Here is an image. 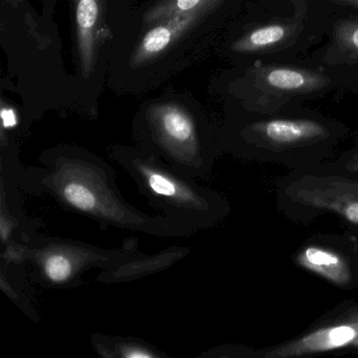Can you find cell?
Listing matches in <instances>:
<instances>
[{"mask_svg":"<svg viewBox=\"0 0 358 358\" xmlns=\"http://www.w3.org/2000/svg\"><path fill=\"white\" fill-rule=\"evenodd\" d=\"M116 171L103 159L79 148L45 150L38 166L20 171V183L32 194L51 196L76 215L101 226L158 238L185 236L164 215H150L123 196Z\"/></svg>","mask_w":358,"mask_h":358,"instance_id":"1","label":"cell"},{"mask_svg":"<svg viewBox=\"0 0 358 358\" xmlns=\"http://www.w3.org/2000/svg\"><path fill=\"white\" fill-rule=\"evenodd\" d=\"M349 131L341 121L303 106L272 114L238 108L221 141L238 158L297 171L328 162Z\"/></svg>","mask_w":358,"mask_h":358,"instance_id":"2","label":"cell"},{"mask_svg":"<svg viewBox=\"0 0 358 358\" xmlns=\"http://www.w3.org/2000/svg\"><path fill=\"white\" fill-rule=\"evenodd\" d=\"M110 157L131 178L140 194L185 234L208 229L230 213L227 199L140 148L116 146Z\"/></svg>","mask_w":358,"mask_h":358,"instance_id":"3","label":"cell"},{"mask_svg":"<svg viewBox=\"0 0 358 358\" xmlns=\"http://www.w3.org/2000/svg\"><path fill=\"white\" fill-rule=\"evenodd\" d=\"M232 92L242 110L272 114L332 94L357 93L358 87L308 54L296 59L238 64Z\"/></svg>","mask_w":358,"mask_h":358,"instance_id":"4","label":"cell"},{"mask_svg":"<svg viewBox=\"0 0 358 358\" xmlns=\"http://www.w3.org/2000/svg\"><path fill=\"white\" fill-rule=\"evenodd\" d=\"M303 11L251 0L246 15L234 26L228 38V51L238 64L291 60L308 51L324 37L326 12L310 1Z\"/></svg>","mask_w":358,"mask_h":358,"instance_id":"5","label":"cell"},{"mask_svg":"<svg viewBox=\"0 0 358 358\" xmlns=\"http://www.w3.org/2000/svg\"><path fill=\"white\" fill-rule=\"evenodd\" d=\"M138 136L141 150L194 179L209 177L224 150L221 136L215 137L204 123L177 106L157 110L140 125Z\"/></svg>","mask_w":358,"mask_h":358,"instance_id":"6","label":"cell"},{"mask_svg":"<svg viewBox=\"0 0 358 358\" xmlns=\"http://www.w3.org/2000/svg\"><path fill=\"white\" fill-rule=\"evenodd\" d=\"M278 202L280 210L295 221L332 213L358 226V175L327 163L292 171L278 182Z\"/></svg>","mask_w":358,"mask_h":358,"instance_id":"7","label":"cell"},{"mask_svg":"<svg viewBox=\"0 0 358 358\" xmlns=\"http://www.w3.org/2000/svg\"><path fill=\"white\" fill-rule=\"evenodd\" d=\"M137 253L135 241H127L121 248L106 249L35 232L24 243V263L31 266L33 278L41 286L69 289L83 284V276L90 270L113 267Z\"/></svg>","mask_w":358,"mask_h":358,"instance_id":"8","label":"cell"},{"mask_svg":"<svg viewBox=\"0 0 358 358\" xmlns=\"http://www.w3.org/2000/svg\"><path fill=\"white\" fill-rule=\"evenodd\" d=\"M345 350H358V308H349L327 318L297 338L257 352V357H303Z\"/></svg>","mask_w":358,"mask_h":358,"instance_id":"9","label":"cell"},{"mask_svg":"<svg viewBox=\"0 0 358 358\" xmlns=\"http://www.w3.org/2000/svg\"><path fill=\"white\" fill-rule=\"evenodd\" d=\"M320 5L326 12L327 41L309 57L343 75L358 87V12Z\"/></svg>","mask_w":358,"mask_h":358,"instance_id":"10","label":"cell"},{"mask_svg":"<svg viewBox=\"0 0 358 358\" xmlns=\"http://www.w3.org/2000/svg\"><path fill=\"white\" fill-rule=\"evenodd\" d=\"M294 261L299 267L335 286L349 288L354 282L353 266L349 257L328 245L309 243L297 251Z\"/></svg>","mask_w":358,"mask_h":358,"instance_id":"11","label":"cell"},{"mask_svg":"<svg viewBox=\"0 0 358 358\" xmlns=\"http://www.w3.org/2000/svg\"><path fill=\"white\" fill-rule=\"evenodd\" d=\"M189 253L188 247H169L156 255L137 253L131 259L101 270L98 282L104 284L129 282L169 269Z\"/></svg>","mask_w":358,"mask_h":358,"instance_id":"12","label":"cell"},{"mask_svg":"<svg viewBox=\"0 0 358 358\" xmlns=\"http://www.w3.org/2000/svg\"><path fill=\"white\" fill-rule=\"evenodd\" d=\"M92 345L100 356L106 358H161L166 356L145 341L133 337L95 333L92 335Z\"/></svg>","mask_w":358,"mask_h":358,"instance_id":"13","label":"cell"},{"mask_svg":"<svg viewBox=\"0 0 358 358\" xmlns=\"http://www.w3.org/2000/svg\"><path fill=\"white\" fill-rule=\"evenodd\" d=\"M98 18V7L95 0H79L77 6V24L79 27L81 48L85 57L91 50L92 31Z\"/></svg>","mask_w":358,"mask_h":358,"instance_id":"14","label":"cell"},{"mask_svg":"<svg viewBox=\"0 0 358 358\" xmlns=\"http://www.w3.org/2000/svg\"><path fill=\"white\" fill-rule=\"evenodd\" d=\"M171 31L164 27H158L150 31L143 41L144 53L157 54L163 51L171 41Z\"/></svg>","mask_w":358,"mask_h":358,"instance_id":"15","label":"cell"},{"mask_svg":"<svg viewBox=\"0 0 358 358\" xmlns=\"http://www.w3.org/2000/svg\"><path fill=\"white\" fill-rule=\"evenodd\" d=\"M326 163L337 171L358 175V138L355 140L354 145L339 155L336 160Z\"/></svg>","mask_w":358,"mask_h":358,"instance_id":"16","label":"cell"},{"mask_svg":"<svg viewBox=\"0 0 358 358\" xmlns=\"http://www.w3.org/2000/svg\"><path fill=\"white\" fill-rule=\"evenodd\" d=\"M334 9H347L358 12V0H312Z\"/></svg>","mask_w":358,"mask_h":358,"instance_id":"17","label":"cell"},{"mask_svg":"<svg viewBox=\"0 0 358 358\" xmlns=\"http://www.w3.org/2000/svg\"><path fill=\"white\" fill-rule=\"evenodd\" d=\"M273 5L289 7L294 11H303L310 7L309 0H264Z\"/></svg>","mask_w":358,"mask_h":358,"instance_id":"18","label":"cell"},{"mask_svg":"<svg viewBox=\"0 0 358 358\" xmlns=\"http://www.w3.org/2000/svg\"><path fill=\"white\" fill-rule=\"evenodd\" d=\"M1 118H3V129H13L17 125V117L11 108H3L1 110Z\"/></svg>","mask_w":358,"mask_h":358,"instance_id":"19","label":"cell"},{"mask_svg":"<svg viewBox=\"0 0 358 358\" xmlns=\"http://www.w3.org/2000/svg\"><path fill=\"white\" fill-rule=\"evenodd\" d=\"M202 0H177V8L182 11L194 9Z\"/></svg>","mask_w":358,"mask_h":358,"instance_id":"20","label":"cell"}]
</instances>
